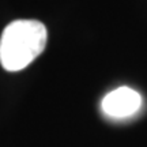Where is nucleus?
<instances>
[{"label":"nucleus","mask_w":147,"mask_h":147,"mask_svg":"<svg viewBox=\"0 0 147 147\" xmlns=\"http://www.w3.org/2000/svg\"><path fill=\"white\" fill-rule=\"evenodd\" d=\"M142 106V97L131 87H119L102 100L101 108L112 119H125L135 115Z\"/></svg>","instance_id":"nucleus-2"},{"label":"nucleus","mask_w":147,"mask_h":147,"mask_svg":"<svg viewBox=\"0 0 147 147\" xmlns=\"http://www.w3.org/2000/svg\"><path fill=\"white\" fill-rule=\"evenodd\" d=\"M48 33L45 25L34 19L11 22L0 38V64L5 71L25 69L47 47Z\"/></svg>","instance_id":"nucleus-1"}]
</instances>
